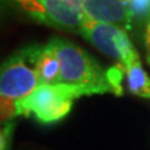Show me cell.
Listing matches in <instances>:
<instances>
[{"mask_svg":"<svg viewBox=\"0 0 150 150\" xmlns=\"http://www.w3.org/2000/svg\"><path fill=\"white\" fill-rule=\"evenodd\" d=\"M48 44L55 50L60 62L58 83L85 85L93 94L111 93L121 95V80L125 69L120 64L104 69L88 51L62 38H53Z\"/></svg>","mask_w":150,"mask_h":150,"instance_id":"1","label":"cell"},{"mask_svg":"<svg viewBox=\"0 0 150 150\" xmlns=\"http://www.w3.org/2000/svg\"><path fill=\"white\" fill-rule=\"evenodd\" d=\"M44 50L41 45H29L15 51L3 63L0 75L1 120L15 118V103L39 86L38 63Z\"/></svg>","mask_w":150,"mask_h":150,"instance_id":"2","label":"cell"},{"mask_svg":"<svg viewBox=\"0 0 150 150\" xmlns=\"http://www.w3.org/2000/svg\"><path fill=\"white\" fill-rule=\"evenodd\" d=\"M84 95H93V91L79 84L39 85L28 96L15 103V116H34L43 124H51L64 119L71 110L74 100Z\"/></svg>","mask_w":150,"mask_h":150,"instance_id":"3","label":"cell"},{"mask_svg":"<svg viewBox=\"0 0 150 150\" xmlns=\"http://www.w3.org/2000/svg\"><path fill=\"white\" fill-rule=\"evenodd\" d=\"M35 20L59 30L80 34L85 23L81 0H15Z\"/></svg>","mask_w":150,"mask_h":150,"instance_id":"4","label":"cell"},{"mask_svg":"<svg viewBox=\"0 0 150 150\" xmlns=\"http://www.w3.org/2000/svg\"><path fill=\"white\" fill-rule=\"evenodd\" d=\"M80 35L104 54L116 60L124 69L134 58L139 56L128 34L118 25L85 19Z\"/></svg>","mask_w":150,"mask_h":150,"instance_id":"5","label":"cell"},{"mask_svg":"<svg viewBox=\"0 0 150 150\" xmlns=\"http://www.w3.org/2000/svg\"><path fill=\"white\" fill-rule=\"evenodd\" d=\"M85 18L89 20L130 29L134 20L125 0H81Z\"/></svg>","mask_w":150,"mask_h":150,"instance_id":"6","label":"cell"},{"mask_svg":"<svg viewBox=\"0 0 150 150\" xmlns=\"http://www.w3.org/2000/svg\"><path fill=\"white\" fill-rule=\"evenodd\" d=\"M125 74L129 90L138 96L150 99V76L143 69L139 56L125 67Z\"/></svg>","mask_w":150,"mask_h":150,"instance_id":"7","label":"cell"},{"mask_svg":"<svg viewBox=\"0 0 150 150\" xmlns=\"http://www.w3.org/2000/svg\"><path fill=\"white\" fill-rule=\"evenodd\" d=\"M60 73V62L55 50L49 44L44 46L38 63V75H39V85L58 83Z\"/></svg>","mask_w":150,"mask_h":150,"instance_id":"8","label":"cell"},{"mask_svg":"<svg viewBox=\"0 0 150 150\" xmlns=\"http://www.w3.org/2000/svg\"><path fill=\"white\" fill-rule=\"evenodd\" d=\"M131 11L133 19H144L150 18V0H125Z\"/></svg>","mask_w":150,"mask_h":150,"instance_id":"9","label":"cell"},{"mask_svg":"<svg viewBox=\"0 0 150 150\" xmlns=\"http://www.w3.org/2000/svg\"><path fill=\"white\" fill-rule=\"evenodd\" d=\"M15 129V121L14 120H6L4 121V125L1 128V133H0V150H9L13 133Z\"/></svg>","mask_w":150,"mask_h":150,"instance_id":"10","label":"cell"},{"mask_svg":"<svg viewBox=\"0 0 150 150\" xmlns=\"http://www.w3.org/2000/svg\"><path fill=\"white\" fill-rule=\"evenodd\" d=\"M145 49H146V62L150 65V21L145 31Z\"/></svg>","mask_w":150,"mask_h":150,"instance_id":"11","label":"cell"}]
</instances>
